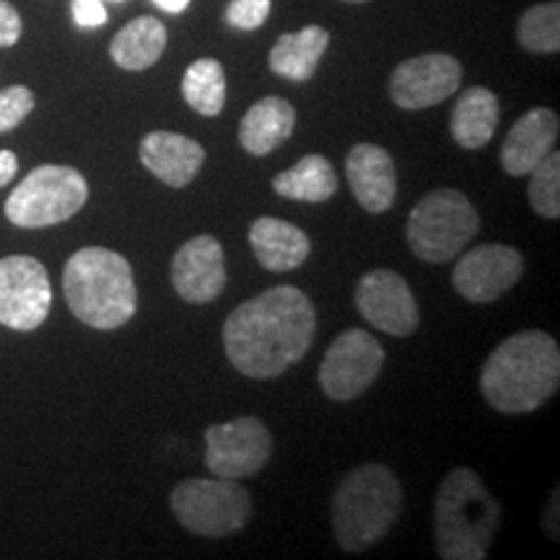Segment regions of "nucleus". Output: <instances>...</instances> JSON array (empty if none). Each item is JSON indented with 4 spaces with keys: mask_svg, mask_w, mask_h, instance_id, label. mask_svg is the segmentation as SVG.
Returning <instances> with one entry per match:
<instances>
[{
    "mask_svg": "<svg viewBox=\"0 0 560 560\" xmlns=\"http://www.w3.org/2000/svg\"><path fill=\"white\" fill-rule=\"evenodd\" d=\"M317 312L296 285H276L244 301L226 317L223 348L240 374L249 380H272L312 348Z\"/></svg>",
    "mask_w": 560,
    "mask_h": 560,
    "instance_id": "obj_1",
    "label": "nucleus"
},
{
    "mask_svg": "<svg viewBox=\"0 0 560 560\" xmlns=\"http://www.w3.org/2000/svg\"><path fill=\"white\" fill-rule=\"evenodd\" d=\"M558 384L560 350L556 338L542 330L511 335L482 363V397L506 416L537 410L556 395Z\"/></svg>",
    "mask_w": 560,
    "mask_h": 560,
    "instance_id": "obj_2",
    "label": "nucleus"
},
{
    "mask_svg": "<svg viewBox=\"0 0 560 560\" xmlns=\"http://www.w3.org/2000/svg\"><path fill=\"white\" fill-rule=\"evenodd\" d=\"M62 291L70 312L94 330H117L138 310V289L130 262L104 247H83L62 270Z\"/></svg>",
    "mask_w": 560,
    "mask_h": 560,
    "instance_id": "obj_3",
    "label": "nucleus"
},
{
    "mask_svg": "<svg viewBox=\"0 0 560 560\" xmlns=\"http://www.w3.org/2000/svg\"><path fill=\"white\" fill-rule=\"evenodd\" d=\"M436 548L444 560H482L501 522V503L472 467L446 475L436 493Z\"/></svg>",
    "mask_w": 560,
    "mask_h": 560,
    "instance_id": "obj_4",
    "label": "nucleus"
},
{
    "mask_svg": "<svg viewBox=\"0 0 560 560\" xmlns=\"http://www.w3.org/2000/svg\"><path fill=\"white\" fill-rule=\"evenodd\" d=\"M402 514V486L384 465H361L340 480L332 495L335 542L348 552L376 545Z\"/></svg>",
    "mask_w": 560,
    "mask_h": 560,
    "instance_id": "obj_5",
    "label": "nucleus"
},
{
    "mask_svg": "<svg viewBox=\"0 0 560 560\" xmlns=\"http://www.w3.org/2000/svg\"><path fill=\"white\" fill-rule=\"evenodd\" d=\"M480 231L478 208L459 190H433L410 210L408 244L423 262H450Z\"/></svg>",
    "mask_w": 560,
    "mask_h": 560,
    "instance_id": "obj_6",
    "label": "nucleus"
},
{
    "mask_svg": "<svg viewBox=\"0 0 560 560\" xmlns=\"http://www.w3.org/2000/svg\"><path fill=\"white\" fill-rule=\"evenodd\" d=\"M89 200V185L73 166L45 164L30 172L5 200V219L21 229H45L73 219Z\"/></svg>",
    "mask_w": 560,
    "mask_h": 560,
    "instance_id": "obj_7",
    "label": "nucleus"
},
{
    "mask_svg": "<svg viewBox=\"0 0 560 560\" xmlns=\"http://www.w3.org/2000/svg\"><path fill=\"white\" fill-rule=\"evenodd\" d=\"M170 501L182 527L200 537L234 535L252 516V495L240 480H182Z\"/></svg>",
    "mask_w": 560,
    "mask_h": 560,
    "instance_id": "obj_8",
    "label": "nucleus"
},
{
    "mask_svg": "<svg viewBox=\"0 0 560 560\" xmlns=\"http://www.w3.org/2000/svg\"><path fill=\"white\" fill-rule=\"evenodd\" d=\"M384 366L382 342L366 330H346L327 348L319 366V384L335 402L363 395Z\"/></svg>",
    "mask_w": 560,
    "mask_h": 560,
    "instance_id": "obj_9",
    "label": "nucleus"
},
{
    "mask_svg": "<svg viewBox=\"0 0 560 560\" xmlns=\"http://www.w3.org/2000/svg\"><path fill=\"white\" fill-rule=\"evenodd\" d=\"M272 436L260 418H236L206 431V467L213 478L244 480L268 465Z\"/></svg>",
    "mask_w": 560,
    "mask_h": 560,
    "instance_id": "obj_10",
    "label": "nucleus"
},
{
    "mask_svg": "<svg viewBox=\"0 0 560 560\" xmlns=\"http://www.w3.org/2000/svg\"><path fill=\"white\" fill-rule=\"evenodd\" d=\"M52 306V285L45 265L13 255L0 260V325L11 330H37Z\"/></svg>",
    "mask_w": 560,
    "mask_h": 560,
    "instance_id": "obj_11",
    "label": "nucleus"
},
{
    "mask_svg": "<svg viewBox=\"0 0 560 560\" xmlns=\"http://www.w3.org/2000/svg\"><path fill=\"white\" fill-rule=\"evenodd\" d=\"M462 86V62L446 52H425L395 68L389 96L400 109L418 112L436 107Z\"/></svg>",
    "mask_w": 560,
    "mask_h": 560,
    "instance_id": "obj_12",
    "label": "nucleus"
},
{
    "mask_svg": "<svg viewBox=\"0 0 560 560\" xmlns=\"http://www.w3.org/2000/svg\"><path fill=\"white\" fill-rule=\"evenodd\" d=\"M524 257L506 244H480L454 265L452 285L472 304H490L520 283Z\"/></svg>",
    "mask_w": 560,
    "mask_h": 560,
    "instance_id": "obj_13",
    "label": "nucleus"
},
{
    "mask_svg": "<svg viewBox=\"0 0 560 560\" xmlns=\"http://www.w3.org/2000/svg\"><path fill=\"white\" fill-rule=\"evenodd\" d=\"M355 310L376 330L408 338L418 330L420 312L410 285L395 270H371L359 280Z\"/></svg>",
    "mask_w": 560,
    "mask_h": 560,
    "instance_id": "obj_14",
    "label": "nucleus"
},
{
    "mask_svg": "<svg viewBox=\"0 0 560 560\" xmlns=\"http://www.w3.org/2000/svg\"><path fill=\"white\" fill-rule=\"evenodd\" d=\"M172 285L187 304H208L226 289L223 247L213 236L187 240L172 260Z\"/></svg>",
    "mask_w": 560,
    "mask_h": 560,
    "instance_id": "obj_15",
    "label": "nucleus"
},
{
    "mask_svg": "<svg viewBox=\"0 0 560 560\" xmlns=\"http://www.w3.org/2000/svg\"><path fill=\"white\" fill-rule=\"evenodd\" d=\"M346 177L355 200L369 213H387L397 198L395 161L374 143L353 145L346 159Z\"/></svg>",
    "mask_w": 560,
    "mask_h": 560,
    "instance_id": "obj_16",
    "label": "nucleus"
},
{
    "mask_svg": "<svg viewBox=\"0 0 560 560\" xmlns=\"http://www.w3.org/2000/svg\"><path fill=\"white\" fill-rule=\"evenodd\" d=\"M558 115L548 107L529 109L514 122L501 145V166L509 177H527L540 161L556 151Z\"/></svg>",
    "mask_w": 560,
    "mask_h": 560,
    "instance_id": "obj_17",
    "label": "nucleus"
},
{
    "mask_svg": "<svg viewBox=\"0 0 560 560\" xmlns=\"http://www.w3.org/2000/svg\"><path fill=\"white\" fill-rule=\"evenodd\" d=\"M140 161L153 177L170 187H187L206 164V149L198 140L170 130H153L140 140Z\"/></svg>",
    "mask_w": 560,
    "mask_h": 560,
    "instance_id": "obj_18",
    "label": "nucleus"
},
{
    "mask_svg": "<svg viewBox=\"0 0 560 560\" xmlns=\"http://www.w3.org/2000/svg\"><path fill=\"white\" fill-rule=\"evenodd\" d=\"M249 244L262 268L270 272L296 270L312 252L310 236L304 231L283 219H272V215H262L252 223Z\"/></svg>",
    "mask_w": 560,
    "mask_h": 560,
    "instance_id": "obj_19",
    "label": "nucleus"
},
{
    "mask_svg": "<svg viewBox=\"0 0 560 560\" xmlns=\"http://www.w3.org/2000/svg\"><path fill=\"white\" fill-rule=\"evenodd\" d=\"M296 128V109L283 96H265L252 104L240 125V143L249 156H268L291 138Z\"/></svg>",
    "mask_w": 560,
    "mask_h": 560,
    "instance_id": "obj_20",
    "label": "nucleus"
},
{
    "mask_svg": "<svg viewBox=\"0 0 560 560\" xmlns=\"http://www.w3.org/2000/svg\"><path fill=\"white\" fill-rule=\"evenodd\" d=\"M327 45H330V34L317 24L304 26L301 32L280 34L268 58L270 70L280 79L310 81L325 58Z\"/></svg>",
    "mask_w": 560,
    "mask_h": 560,
    "instance_id": "obj_21",
    "label": "nucleus"
},
{
    "mask_svg": "<svg viewBox=\"0 0 560 560\" xmlns=\"http://www.w3.org/2000/svg\"><path fill=\"white\" fill-rule=\"evenodd\" d=\"M501 120V102L486 86H472L459 96L452 109V138L462 149H482L490 143Z\"/></svg>",
    "mask_w": 560,
    "mask_h": 560,
    "instance_id": "obj_22",
    "label": "nucleus"
},
{
    "mask_svg": "<svg viewBox=\"0 0 560 560\" xmlns=\"http://www.w3.org/2000/svg\"><path fill=\"white\" fill-rule=\"evenodd\" d=\"M166 50V26L153 16H138L115 34L109 55L115 66L130 73L156 66Z\"/></svg>",
    "mask_w": 560,
    "mask_h": 560,
    "instance_id": "obj_23",
    "label": "nucleus"
},
{
    "mask_svg": "<svg viewBox=\"0 0 560 560\" xmlns=\"http://www.w3.org/2000/svg\"><path fill=\"white\" fill-rule=\"evenodd\" d=\"M272 190L280 198L301 200V202H327L338 192V174L335 166L319 153H310L293 164L291 170L280 172L272 179Z\"/></svg>",
    "mask_w": 560,
    "mask_h": 560,
    "instance_id": "obj_24",
    "label": "nucleus"
},
{
    "mask_svg": "<svg viewBox=\"0 0 560 560\" xmlns=\"http://www.w3.org/2000/svg\"><path fill=\"white\" fill-rule=\"evenodd\" d=\"M182 96L202 117L221 115L226 104V75L221 62L213 58L195 60L182 79Z\"/></svg>",
    "mask_w": 560,
    "mask_h": 560,
    "instance_id": "obj_25",
    "label": "nucleus"
},
{
    "mask_svg": "<svg viewBox=\"0 0 560 560\" xmlns=\"http://www.w3.org/2000/svg\"><path fill=\"white\" fill-rule=\"evenodd\" d=\"M516 39H520L522 50L535 55H552L560 50V5L540 3L532 5L522 13L520 24H516Z\"/></svg>",
    "mask_w": 560,
    "mask_h": 560,
    "instance_id": "obj_26",
    "label": "nucleus"
},
{
    "mask_svg": "<svg viewBox=\"0 0 560 560\" xmlns=\"http://www.w3.org/2000/svg\"><path fill=\"white\" fill-rule=\"evenodd\" d=\"M529 206L542 219L560 215V153L550 151L535 170L529 172Z\"/></svg>",
    "mask_w": 560,
    "mask_h": 560,
    "instance_id": "obj_27",
    "label": "nucleus"
},
{
    "mask_svg": "<svg viewBox=\"0 0 560 560\" xmlns=\"http://www.w3.org/2000/svg\"><path fill=\"white\" fill-rule=\"evenodd\" d=\"M34 94L26 86H9L0 89V132H9L19 128L32 115Z\"/></svg>",
    "mask_w": 560,
    "mask_h": 560,
    "instance_id": "obj_28",
    "label": "nucleus"
},
{
    "mask_svg": "<svg viewBox=\"0 0 560 560\" xmlns=\"http://www.w3.org/2000/svg\"><path fill=\"white\" fill-rule=\"evenodd\" d=\"M270 5L272 0H231L226 5V24L242 32L260 30L270 16Z\"/></svg>",
    "mask_w": 560,
    "mask_h": 560,
    "instance_id": "obj_29",
    "label": "nucleus"
},
{
    "mask_svg": "<svg viewBox=\"0 0 560 560\" xmlns=\"http://www.w3.org/2000/svg\"><path fill=\"white\" fill-rule=\"evenodd\" d=\"M70 11H73V21L81 30H96V26L107 24L109 19L102 0H73Z\"/></svg>",
    "mask_w": 560,
    "mask_h": 560,
    "instance_id": "obj_30",
    "label": "nucleus"
},
{
    "mask_svg": "<svg viewBox=\"0 0 560 560\" xmlns=\"http://www.w3.org/2000/svg\"><path fill=\"white\" fill-rule=\"evenodd\" d=\"M21 24L19 11L13 9L9 0H0V47H13L21 39Z\"/></svg>",
    "mask_w": 560,
    "mask_h": 560,
    "instance_id": "obj_31",
    "label": "nucleus"
},
{
    "mask_svg": "<svg viewBox=\"0 0 560 560\" xmlns=\"http://www.w3.org/2000/svg\"><path fill=\"white\" fill-rule=\"evenodd\" d=\"M19 172V159L13 151H0V187H5L16 177Z\"/></svg>",
    "mask_w": 560,
    "mask_h": 560,
    "instance_id": "obj_32",
    "label": "nucleus"
},
{
    "mask_svg": "<svg viewBox=\"0 0 560 560\" xmlns=\"http://www.w3.org/2000/svg\"><path fill=\"white\" fill-rule=\"evenodd\" d=\"M153 3H156L159 9L166 13H182V11H187V5H190L192 0H153Z\"/></svg>",
    "mask_w": 560,
    "mask_h": 560,
    "instance_id": "obj_33",
    "label": "nucleus"
},
{
    "mask_svg": "<svg viewBox=\"0 0 560 560\" xmlns=\"http://www.w3.org/2000/svg\"><path fill=\"white\" fill-rule=\"evenodd\" d=\"M342 3H353V5H359V3H366V0H342Z\"/></svg>",
    "mask_w": 560,
    "mask_h": 560,
    "instance_id": "obj_34",
    "label": "nucleus"
}]
</instances>
